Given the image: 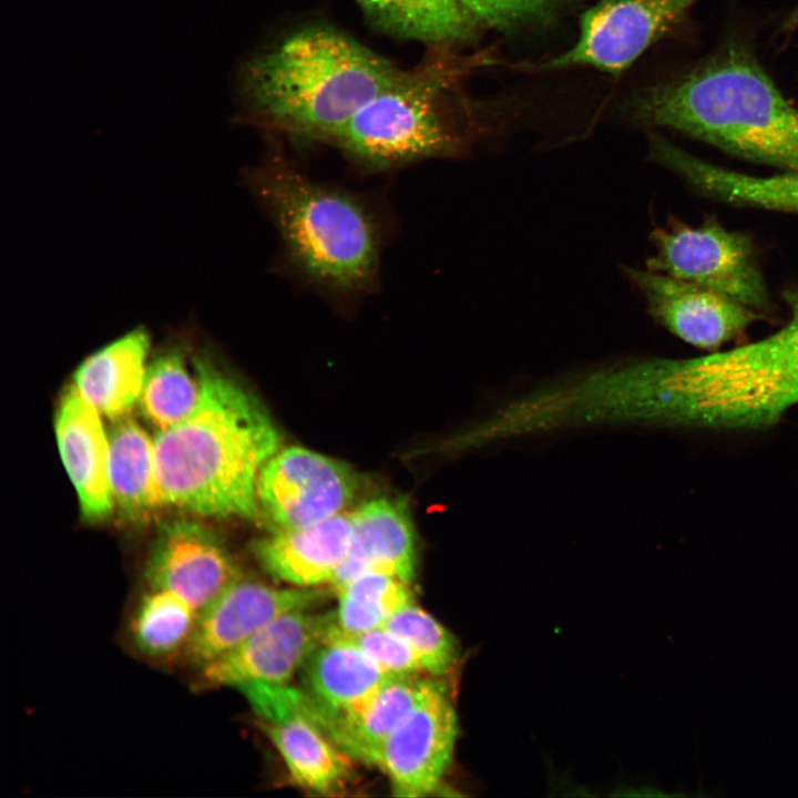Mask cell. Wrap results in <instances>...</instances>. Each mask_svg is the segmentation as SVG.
Segmentation results:
<instances>
[{
  "label": "cell",
  "mask_w": 798,
  "mask_h": 798,
  "mask_svg": "<svg viewBox=\"0 0 798 798\" xmlns=\"http://www.w3.org/2000/svg\"><path fill=\"white\" fill-rule=\"evenodd\" d=\"M55 436L64 468L76 491L82 513L102 519L113 508L109 482V436L100 413L72 387L55 417Z\"/></svg>",
  "instance_id": "16"
},
{
  "label": "cell",
  "mask_w": 798,
  "mask_h": 798,
  "mask_svg": "<svg viewBox=\"0 0 798 798\" xmlns=\"http://www.w3.org/2000/svg\"><path fill=\"white\" fill-rule=\"evenodd\" d=\"M402 71L338 29L310 25L249 60L239 95L257 124L332 143Z\"/></svg>",
  "instance_id": "4"
},
{
  "label": "cell",
  "mask_w": 798,
  "mask_h": 798,
  "mask_svg": "<svg viewBox=\"0 0 798 798\" xmlns=\"http://www.w3.org/2000/svg\"><path fill=\"white\" fill-rule=\"evenodd\" d=\"M326 598L319 587H275L241 575L201 612L187 656L201 667L276 618L316 610Z\"/></svg>",
  "instance_id": "13"
},
{
  "label": "cell",
  "mask_w": 798,
  "mask_h": 798,
  "mask_svg": "<svg viewBox=\"0 0 798 798\" xmlns=\"http://www.w3.org/2000/svg\"><path fill=\"white\" fill-rule=\"evenodd\" d=\"M338 628L359 633L380 627L399 610L415 603L410 584L382 573H364L334 589Z\"/></svg>",
  "instance_id": "26"
},
{
  "label": "cell",
  "mask_w": 798,
  "mask_h": 798,
  "mask_svg": "<svg viewBox=\"0 0 798 798\" xmlns=\"http://www.w3.org/2000/svg\"><path fill=\"white\" fill-rule=\"evenodd\" d=\"M109 482L113 501L129 513H140L161 503L154 440L126 417L116 420L109 434Z\"/></svg>",
  "instance_id": "24"
},
{
  "label": "cell",
  "mask_w": 798,
  "mask_h": 798,
  "mask_svg": "<svg viewBox=\"0 0 798 798\" xmlns=\"http://www.w3.org/2000/svg\"><path fill=\"white\" fill-rule=\"evenodd\" d=\"M192 412L154 439L162 504L216 516L255 518L257 480L280 436L259 401L207 359L195 361Z\"/></svg>",
  "instance_id": "3"
},
{
  "label": "cell",
  "mask_w": 798,
  "mask_h": 798,
  "mask_svg": "<svg viewBox=\"0 0 798 798\" xmlns=\"http://www.w3.org/2000/svg\"><path fill=\"white\" fill-rule=\"evenodd\" d=\"M200 612L176 594L151 587L141 597L132 622L136 648L150 657H166L187 649Z\"/></svg>",
  "instance_id": "25"
},
{
  "label": "cell",
  "mask_w": 798,
  "mask_h": 798,
  "mask_svg": "<svg viewBox=\"0 0 798 798\" xmlns=\"http://www.w3.org/2000/svg\"><path fill=\"white\" fill-rule=\"evenodd\" d=\"M241 575L218 538L191 521L162 529L146 567L151 587L176 594L200 613Z\"/></svg>",
  "instance_id": "14"
},
{
  "label": "cell",
  "mask_w": 798,
  "mask_h": 798,
  "mask_svg": "<svg viewBox=\"0 0 798 798\" xmlns=\"http://www.w3.org/2000/svg\"><path fill=\"white\" fill-rule=\"evenodd\" d=\"M567 0H460L482 25L502 32L544 27L559 17Z\"/></svg>",
  "instance_id": "29"
},
{
  "label": "cell",
  "mask_w": 798,
  "mask_h": 798,
  "mask_svg": "<svg viewBox=\"0 0 798 798\" xmlns=\"http://www.w3.org/2000/svg\"><path fill=\"white\" fill-rule=\"evenodd\" d=\"M260 720L298 786L317 794H330L348 782L352 759L308 719L288 712Z\"/></svg>",
  "instance_id": "21"
},
{
  "label": "cell",
  "mask_w": 798,
  "mask_h": 798,
  "mask_svg": "<svg viewBox=\"0 0 798 798\" xmlns=\"http://www.w3.org/2000/svg\"><path fill=\"white\" fill-rule=\"evenodd\" d=\"M351 533V514L339 513L307 526L275 530L256 542L254 552L268 574L289 585H331L347 557Z\"/></svg>",
  "instance_id": "15"
},
{
  "label": "cell",
  "mask_w": 798,
  "mask_h": 798,
  "mask_svg": "<svg viewBox=\"0 0 798 798\" xmlns=\"http://www.w3.org/2000/svg\"><path fill=\"white\" fill-rule=\"evenodd\" d=\"M623 110L635 124L798 172V108L744 41H728L690 68L633 92Z\"/></svg>",
  "instance_id": "1"
},
{
  "label": "cell",
  "mask_w": 798,
  "mask_h": 798,
  "mask_svg": "<svg viewBox=\"0 0 798 798\" xmlns=\"http://www.w3.org/2000/svg\"><path fill=\"white\" fill-rule=\"evenodd\" d=\"M198 396L197 377L191 376L182 354L171 350L147 366L139 403L145 419L160 432L185 419Z\"/></svg>",
  "instance_id": "27"
},
{
  "label": "cell",
  "mask_w": 798,
  "mask_h": 798,
  "mask_svg": "<svg viewBox=\"0 0 798 798\" xmlns=\"http://www.w3.org/2000/svg\"><path fill=\"white\" fill-rule=\"evenodd\" d=\"M355 490V474L342 462L289 447L275 453L262 468L257 501L275 530H288L342 513Z\"/></svg>",
  "instance_id": "9"
},
{
  "label": "cell",
  "mask_w": 798,
  "mask_h": 798,
  "mask_svg": "<svg viewBox=\"0 0 798 798\" xmlns=\"http://www.w3.org/2000/svg\"><path fill=\"white\" fill-rule=\"evenodd\" d=\"M459 735L452 693L442 677L393 729L379 748L375 767L397 797L434 792L449 769Z\"/></svg>",
  "instance_id": "10"
},
{
  "label": "cell",
  "mask_w": 798,
  "mask_h": 798,
  "mask_svg": "<svg viewBox=\"0 0 798 798\" xmlns=\"http://www.w3.org/2000/svg\"><path fill=\"white\" fill-rule=\"evenodd\" d=\"M431 50L370 100L332 142L361 167L388 171L451 156L466 146L469 115L458 85L473 62L454 48Z\"/></svg>",
  "instance_id": "6"
},
{
  "label": "cell",
  "mask_w": 798,
  "mask_h": 798,
  "mask_svg": "<svg viewBox=\"0 0 798 798\" xmlns=\"http://www.w3.org/2000/svg\"><path fill=\"white\" fill-rule=\"evenodd\" d=\"M382 626L410 646L426 675L443 677L457 664L458 641L416 602L396 612Z\"/></svg>",
  "instance_id": "28"
},
{
  "label": "cell",
  "mask_w": 798,
  "mask_h": 798,
  "mask_svg": "<svg viewBox=\"0 0 798 798\" xmlns=\"http://www.w3.org/2000/svg\"><path fill=\"white\" fill-rule=\"evenodd\" d=\"M790 318L758 341L706 356L635 360L628 381L638 424L757 428L798 405V291Z\"/></svg>",
  "instance_id": "2"
},
{
  "label": "cell",
  "mask_w": 798,
  "mask_h": 798,
  "mask_svg": "<svg viewBox=\"0 0 798 798\" xmlns=\"http://www.w3.org/2000/svg\"><path fill=\"white\" fill-rule=\"evenodd\" d=\"M149 336L133 330L88 357L74 374V389L100 415L124 418L139 402L146 372Z\"/></svg>",
  "instance_id": "20"
},
{
  "label": "cell",
  "mask_w": 798,
  "mask_h": 798,
  "mask_svg": "<svg viewBox=\"0 0 798 798\" xmlns=\"http://www.w3.org/2000/svg\"><path fill=\"white\" fill-rule=\"evenodd\" d=\"M301 669L305 690L340 715L358 710L392 677L346 638L337 623Z\"/></svg>",
  "instance_id": "19"
},
{
  "label": "cell",
  "mask_w": 798,
  "mask_h": 798,
  "mask_svg": "<svg viewBox=\"0 0 798 798\" xmlns=\"http://www.w3.org/2000/svg\"><path fill=\"white\" fill-rule=\"evenodd\" d=\"M649 157L673 171L690 187L709 198L798 214V172L755 176L699 158L652 132Z\"/></svg>",
  "instance_id": "17"
},
{
  "label": "cell",
  "mask_w": 798,
  "mask_h": 798,
  "mask_svg": "<svg viewBox=\"0 0 798 798\" xmlns=\"http://www.w3.org/2000/svg\"><path fill=\"white\" fill-rule=\"evenodd\" d=\"M655 252L647 268L724 294L758 311L770 299L754 244L708 217L698 226L671 221L651 234Z\"/></svg>",
  "instance_id": "7"
},
{
  "label": "cell",
  "mask_w": 798,
  "mask_h": 798,
  "mask_svg": "<svg viewBox=\"0 0 798 798\" xmlns=\"http://www.w3.org/2000/svg\"><path fill=\"white\" fill-rule=\"evenodd\" d=\"M624 272L654 319L697 348L718 349L761 317L738 300L689 282L648 268L625 267Z\"/></svg>",
  "instance_id": "12"
},
{
  "label": "cell",
  "mask_w": 798,
  "mask_h": 798,
  "mask_svg": "<svg viewBox=\"0 0 798 798\" xmlns=\"http://www.w3.org/2000/svg\"><path fill=\"white\" fill-rule=\"evenodd\" d=\"M436 679L421 674L390 677L358 710L339 714L338 748L352 760L375 766L382 743Z\"/></svg>",
  "instance_id": "23"
},
{
  "label": "cell",
  "mask_w": 798,
  "mask_h": 798,
  "mask_svg": "<svg viewBox=\"0 0 798 798\" xmlns=\"http://www.w3.org/2000/svg\"><path fill=\"white\" fill-rule=\"evenodd\" d=\"M351 521L349 551L332 589L371 572L410 584L416 571V541L406 504L395 499H374L358 508Z\"/></svg>",
  "instance_id": "18"
},
{
  "label": "cell",
  "mask_w": 798,
  "mask_h": 798,
  "mask_svg": "<svg viewBox=\"0 0 798 798\" xmlns=\"http://www.w3.org/2000/svg\"><path fill=\"white\" fill-rule=\"evenodd\" d=\"M257 195L272 216L295 268L330 293L354 295L377 276L376 222L355 196L319 184L282 157L254 176Z\"/></svg>",
  "instance_id": "5"
},
{
  "label": "cell",
  "mask_w": 798,
  "mask_h": 798,
  "mask_svg": "<svg viewBox=\"0 0 798 798\" xmlns=\"http://www.w3.org/2000/svg\"><path fill=\"white\" fill-rule=\"evenodd\" d=\"M699 0H600L583 12L575 43L541 69L592 66L621 75Z\"/></svg>",
  "instance_id": "8"
},
{
  "label": "cell",
  "mask_w": 798,
  "mask_h": 798,
  "mask_svg": "<svg viewBox=\"0 0 798 798\" xmlns=\"http://www.w3.org/2000/svg\"><path fill=\"white\" fill-rule=\"evenodd\" d=\"M370 23L400 39L456 48L477 39L482 27L460 0H355Z\"/></svg>",
  "instance_id": "22"
},
{
  "label": "cell",
  "mask_w": 798,
  "mask_h": 798,
  "mask_svg": "<svg viewBox=\"0 0 798 798\" xmlns=\"http://www.w3.org/2000/svg\"><path fill=\"white\" fill-rule=\"evenodd\" d=\"M336 624L335 612L315 610L285 614L247 640L201 666V682L211 687L289 684Z\"/></svg>",
  "instance_id": "11"
},
{
  "label": "cell",
  "mask_w": 798,
  "mask_h": 798,
  "mask_svg": "<svg viewBox=\"0 0 798 798\" xmlns=\"http://www.w3.org/2000/svg\"><path fill=\"white\" fill-rule=\"evenodd\" d=\"M339 632L390 676L423 673L410 646L383 626L351 634Z\"/></svg>",
  "instance_id": "30"
}]
</instances>
